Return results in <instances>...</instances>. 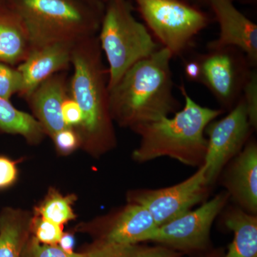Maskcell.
I'll return each mask as SVG.
<instances>
[{
	"instance_id": "1",
	"label": "cell",
	"mask_w": 257,
	"mask_h": 257,
	"mask_svg": "<svg viewBox=\"0 0 257 257\" xmlns=\"http://www.w3.org/2000/svg\"><path fill=\"white\" fill-rule=\"evenodd\" d=\"M172 58L170 51L162 47L125 72L109 89L112 119L133 130L179 110L173 94Z\"/></svg>"
},
{
	"instance_id": "10",
	"label": "cell",
	"mask_w": 257,
	"mask_h": 257,
	"mask_svg": "<svg viewBox=\"0 0 257 257\" xmlns=\"http://www.w3.org/2000/svg\"><path fill=\"white\" fill-rule=\"evenodd\" d=\"M229 111L224 117L211 121L204 131L207 136L206 179L211 187L217 182L225 166L243 150L253 132L242 96Z\"/></svg>"
},
{
	"instance_id": "26",
	"label": "cell",
	"mask_w": 257,
	"mask_h": 257,
	"mask_svg": "<svg viewBox=\"0 0 257 257\" xmlns=\"http://www.w3.org/2000/svg\"><path fill=\"white\" fill-rule=\"evenodd\" d=\"M59 151L70 153L78 147L80 138L72 127H67L56 134L52 138Z\"/></svg>"
},
{
	"instance_id": "29",
	"label": "cell",
	"mask_w": 257,
	"mask_h": 257,
	"mask_svg": "<svg viewBox=\"0 0 257 257\" xmlns=\"http://www.w3.org/2000/svg\"><path fill=\"white\" fill-rule=\"evenodd\" d=\"M184 72L187 80L193 82H199L201 68L197 55L184 62Z\"/></svg>"
},
{
	"instance_id": "7",
	"label": "cell",
	"mask_w": 257,
	"mask_h": 257,
	"mask_svg": "<svg viewBox=\"0 0 257 257\" xmlns=\"http://www.w3.org/2000/svg\"><path fill=\"white\" fill-rule=\"evenodd\" d=\"M226 191L218 193L200 207L187 211L167 224L158 226L145 239L163 245L182 254L209 251L211 226L229 204Z\"/></svg>"
},
{
	"instance_id": "32",
	"label": "cell",
	"mask_w": 257,
	"mask_h": 257,
	"mask_svg": "<svg viewBox=\"0 0 257 257\" xmlns=\"http://www.w3.org/2000/svg\"><path fill=\"white\" fill-rule=\"evenodd\" d=\"M187 1L192 3V4L197 5V6L199 7V8H201V7L208 5V2H209V0H187Z\"/></svg>"
},
{
	"instance_id": "30",
	"label": "cell",
	"mask_w": 257,
	"mask_h": 257,
	"mask_svg": "<svg viewBox=\"0 0 257 257\" xmlns=\"http://www.w3.org/2000/svg\"><path fill=\"white\" fill-rule=\"evenodd\" d=\"M59 246L67 252H73L74 239L70 234H63L59 241Z\"/></svg>"
},
{
	"instance_id": "14",
	"label": "cell",
	"mask_w": 257,
	"mask_h": 257,
	"mask_svg": "<svg viewBox=\"0 0 257 257\" xmlns=\"http://www.w3.org/2000/svg\"><path fill=\"white\" fill-rule=\"evenodd\" d=\"M69 96V81L64 72L51 76L27 98L34 114L45 133L54 136L68 127L62 117L63 101Z\"/></svg>"
},
{
	"instance_id": "35",
	"label": "cell",
	"mask_w": 257,
	"mask_h": 257,
	"mask_svg": "<svg viewBox=\"0 0 257 257\" xmlns=\"http://www.w3.org/2000/svg\"><path fill=\"white\" fill-rule=\"evenodd\" d=\"M100 1L103 3V4L105 5L107 2L110 1V0H100Z\"/></svg>"
},
{
	"instance_id": "19",
	"label": "cell",
	"mask_w": 257,
	"mask_h": 257,
	"mask_svg": "<svg viewBox=\"0 0 257 257\" xmlns=\"http://www.w3.org/2000/svg\"><path fill=\"white\" fill-rule=\"evenodd\" d=\"M184 254L163 245L114 244L99 242L92 248L91 257H183Z\"/></svg>"
},
{
	"instance_id": "12",
	"label": "cell",
	"mask_w": 257,
	"mask_h": 257,
	"mask_svg": "<svg viewBox=\"0 0 257 257\" xmlns=\"http://www.w3.org/2000/svg\"><path fill=\"white\" fill-rule=\"evenodd\" d=\"M220 178L230 201L248 214L257 215L256 140H248L243 150L225 166Z\"/></svg>"
},
{
	"instance_id": "4",
	"label": "cell",
	"mask_w": 257,
	"mask_h": 257,
	"mask_svg": "<svg viewBox=\"0 0 257 257\" xmlns=\"http://www.w3.org/2000/svg\"><path fill=\"white\" fill-rule=\"evenodd\" d=\"M23 20L32 49L77 43L99 32L104 5L87 0H5Z\"/></svg>"
},
{
	"instance_id": "27",
	"label": "cell",
	"mask_w": 257,
	"mask_h": 257,
	"mask_svg": "<svg viewBox=\"0 0 257 257\" xmlns=\"http://www.w3.org/2000/svg\"><path fill=\"white\" fill-rule=\"evenodd\" d=\"M62 112L64 123L68 127H79L82 124V111L78 104L69 94L63 101Z\"/></svg>"
},
{
	"instance_id": "9",
	"label": "cell",
	"mask_w": 257,
	"mask_h": 257,
	"mask_svg": "<svg viewBox=\"0 0 257 257\" xmlns=\"http://www.w3.org/2000/svg\"><path fill=\"white\" fill-rule=\"evenodd\" d=\"M211 189L204 165L194 175L175 185L134 190L128 194V201L146 208L158 227L206 202Z\"/></svg>"
},
{
	"instance_id": "23",
	"label": "cell",
	"mask_w": 257,
	"mask_h": 257,
	"mask_svg": "<svg viewBox=\"0 0 257 257\" xmlns=\"http://www.w3.org/2000/svg\"><path fill=\"white\" fill-rule=\"evenodd\" d=\"M23 87V75L18 68L0 62V97L10 100L13 94L21 92Z\"/></svg>"
},
{
	"instance_id": "36",
	"label": "cell",
	"mask_w": 257,
	"mask_h": 257,
	"mask_svg": "<svg viewBox=\"0 0 257 257\" xmlns=\"http://www.w3.org/2000/svg\"><path fill=\"white\" fill-rule=\"evenodd\" d=\"M183 257H185V256H184Z\"/></svg>"
},
{
	"instance_id": "21",
	"label": "cell",
	"mask_w": 257,
	"mask_h": 257,
	"mask_svg": "<svg viewBox=\"0 0 257 257\" xmlns=\"http://www.w3.org/2000/svg\"><path fill=\"white\" fill-rule=\"evenodd\" d=\"M72 197H63L58 193L52 192L40 208L38 212L43 219L62 225L74 219Z\"/></svg>"
},
{
	"instance_id": "28",
	"label": "cell",
	"mask_w": 257,
	"mask_h": 257,
	"mask_svg": "<svg viewBox=\"0 0 257 257\" xmlns=\"http://www.w3.org/2000/svg\"><path fill=\"white\" fill-rule=\"evenodd\" d=\"M18 177V170L13 161L8 157L0 156V189L13 185Z\"/></svg>"
},
{
	"instance_id": "6",
	"label": "cell",
	"mask_w": 257,
	"mask_h": 257,
	"mask_svg": "<svg viewBox=\"0 0 257 257\" xmlns=\"http://www.w3.org/2000/svg\"><path fill=\"white\" fill-rule=\"evenodd\" d=\"M147 28L173 57H182L210 23L201 8L187 0H134Z\"/></svg>"
},
{
	"instance_id": "20",
	"label": "cell",
	"mask_w": 257,
	"mask_h": 257,
	"mask_svg": "<svg viewBox=\"0 0 257 257\" xmlns=\"http://www.w3.org/2000/svg\"><path fill=\"white\" fill-rule=\"evenodd\" d=\"M23 223L18 212L6 209L0 215V257H20L25 244Z\"/></svg>"
},
{
	"instance_id": "18",
	"label": "cell",
	"mask_w": 257,
	"mask_h": 257,
	"mask_svg": "<svg viewBox=\"0 0 257 257\" xmlns=\"http://www.w3.org/2000/svg\"><path fill=\"white\" fill-rule=\"evenodd\" d=\"M0 132L20 135L30 143L41 141L45 131L32 115L18 110L10 100L0 97Z\"/></svg>"
},
{
	"instance_id": "17",
	"label": "cell",
	"mask_w": 257,
	"mask_h": 257,
	"mask_svg": "<svg viewBox=\"0 0 257 257\" xmlns=\"http://www.w3.org/2000/svg\"><path fill=\"white\" fill-rule=\"evenodd\" d=\"M223 224L234 238L223 257H257V215L236 204H227L220 214Z\"/></svg>"
},
{
	"instance_id": "31",
	"label": "cell",
	"mask_w": 257,
	"mask_h": 257,
	"mask_svg": "<svg viewBox=\"0 0 257 257\" xmlns=\"http://www.w3.org/2000/svg\"><path fill=\"white\" fill-rule=\"evenodd\" d=\"M224 249L223 248H214L206 251L201 257H223L224 255Z\"/></svg>"
},
{
	"instance_id": "2",
	"label": "cell",
	"mask_w": 257,
	"mask_h": 257,
	"mask_svg": "<svg viewBox=\"0 0 257 257\" xmlns=\"http://www.w3.org/2000/svg\"><path fill=\"white\" fill-rule=\"evenodd\" d=\"M179 90L184 104L173 116H165L133 130L141 138L140 145L134 150V160L146 163L170 157L194 168L204 165L207 150L204 131L224 111L198 104L189 95L183 83Z\"/></svg>"
},
{
	"instance_id": "16",
	"label": "cell",
	"mask_w": 257,
	"mask_h": 257,
	"mask_svg": "<svg viewBox=\"0 0 257 257\" xmlns=\"http://www.w3.org/2000/svg\"><path fill=\"white\" fill-rule=\"evenodd\" d=\"M31 50L23 20L5 0H0V62L10 66L21 64Z\"/></svg>"
},
{
	"instance_id": "22",
	"label": "cell",
	"mask_w": 257,
	"mask_h": 257,
	"mask_svg": "<svg viewBox=\"0 0 257 257\" xmlns=\"http://www.w3.org/2000/svg\"><path fill=\"white\" fill-rule=\"evenodd\" d=\"M92 254V248L82 253L67 252L59 245L44 244L33 237L24 244L20 257H91Z\"/></svg>"
},
{
	"instance_id": "33",
	"label": "cell",
	"mask_w": 257,
	"mask_h": 257,
	"mask_svg": "<svg viewBox=\"0 0 257 257\" xmlns=\"http://www.w3.org/2000/svg\"><path fill=\"white\" fill-rule=\"evenodd\" d=\"M232 3L234 2H240V3H246V4H256L257 0H231Z\"/></svg>"
},
{
	"instance_id": "24",
	"label": "cell",
	"mask_w": 257,
	"mask_h": 257,
	"mask_svg": "<svg viewBox=\"0 0 257 257\" xmlns=\"http://www.w3.org/2000/svg\"><path fill=\"white\" fill-rule=\"evenodd\" d=\"M242 97L246 106L248 121L253 131L257 128V72L253 68L245 84Z\"/></svg>"
},
{
	"instance_id": "3",
	"label": "cell",
	"mask_w": 257,
	"mask_h": 257,
	"mask_svg": "<svg viewBox=\"0 0 257 257\" xmlns=\"http://www.w3.org/2000/svg\"><path fill=\"white\" fill-rule=\"evenodd\" d=\"M71 64L73 74L69 81V94L82 111L79 127L83 141L104 150L114 144V136L109 109L108 69L103 63L97 35L74 44Z\"/></svg>"
},
{
	"instance_id": "34",
	"label": "cell",
	"mask_w": 257,
	"mask_h": 257,
	"mask_svg": "<svg viewBox=\"0 0 257 257\" xmlns=\"http://www.w3.org/2000/svg\"><path fill=\"white\" fill-rule=\"evenodd\" d=\"M87 1L92 2V3H102L100 1V0H87Z\"/></svg>"
},
{
	"instance_id": "5",
	"label": "cell",
	"mask_w": 257,
	"mask_h": 257,
	"mask_svg": "<svg viewBox=\"0 0 257 257\" xmlns=\"http://www.w3.org/2000/svg\"><path fill=\"white\" fill-rule=\"evenodd\" d=\"M133 10L128 0H110L104 5L97 37L109 64V89L134 64L162 47L147 27L135 19Z\"/></svg>"
},
{
	"instance_id": "13",
	"label": "cell",
	"mask_w": 257,
	"mask_h": 257,
	"mask_svg": "<svg viewBox=\"0 0 257 257\" xmlns=\"http://www.w3.org/2000/svg\"><path fill=\"white\" fill-rule=\"evenodd\" d=\"M74 44L58 42L32 49L26 60L18 67L23 78L20 96L27 99L42 82L53 74L67 70L72 65Z\"/></svg>"
},
{
	"instance_id": "15",
	"label": "cell",
	"mask_w": 257,
	"mask_h": 257,
	"mask_svg": "<svg viewBox=\"0 0 257 257\" xmlns=\"http://www.w3.org/2000/svg\"><path fill=\"white\" fill-rule=\"evenodd\" d=\"M157 228L152 214L146 208L130 202L109 222L101 242L133 244L145 242L147 236Z\"/></svg>"
},
{
	"instance_id": "8",
	"label": "cell",
	"mask_w": 257,
	"mask_h": 257,
	"mask_svg": "<svg viewBox=\"0 0 257 257\" xmlns=\"http://www.w3.org/2000/svg\"><path fill=\"white\" fill-rule=\"evenodd\" d=\"M200 64L199 82L214 95L224 111H230L242 96L252 70L245 54L234 47L208 50L197 55Z\"/></svg>"
},
{
	"instance_id": "11",
	"label": "cell",
	"mask_w": 257,
	"mask_h": 257,
	"mask_svg": "<svg viewBox=\"0 0 257 257\" xmlns=\"http://www.w3.org/2000/svg\"><path fill=\"white\" fill-rule=\"evenodd\" d=\"M219 24V34L207 50L234 47L245 54L251 67L257 65V25L236 9L231 0H209Z\"/></svg>"
},
{
	"instance_id": "25",
	"label": "cell",
	"mask_w": 257,
	"mask_h": 257,
	"mask_svg": "<svg viewBox=\"0 0 257 257\" xmlns=\"http://www.w3.org/2000/svg\"><path fill=\"white\" fill-rule=\"evenodd\" d=\"M35 239L44 244H58L63 232L61 225L40 218L35 223Z\"/></svg>"
}]
</instances>
